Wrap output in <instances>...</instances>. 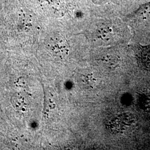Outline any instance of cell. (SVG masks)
I'll return each instance as SVG.
<instances>
[{
  "mask_svg": "<svg viewBox=\"0 0 150 150\" xmlns=\"http://www.w3.org/2000/svg\"><path fill=\"white\" fill-rule=\"evenodd\" d=\"M136 118L130 113H122L113 118L110 122L108 127L113 132L125 134L135 126Z\"/></svg>",
  "mask_w": 150,
  "mask_h": 150,
  "instance_id": "obj_1",
  "label": "cell"
},
{
  "mask_svg": "<svg viewBox=\"0 0 150 150\" xmlns=\"http://www.w3.org/2000/svg\"><path fill=\"white\" fill-rule=\"evenodd\" d=\"M48 47L53 54L61 57L67 55L69 50L66 40L59 35L50 38L48 41Z\"/></svg>",
  "mask_w": 150,
  "mask_h": 150,
  "instance_id": "obj_2",
  "label": "cell"
},
{
  "mask_svg": "<svg viewBox=\"0 0 150 150\" xmlns=\"http://www.w3.org/2000/svg\"><path fill=\"white\" fill-rule=\"evenodd\" d=\"M100 77L98 74L93 71H85L80 74V85L86 89L96 88L100 83Z\"/></svg>",
  "mask_w": 150,
  "mask_h": 150,
  "instance_id": "obj_3",
  "label": "cell"
},
{
  "mask_svg": "<svg viewBox=\"0 0 150 150\" xmlns=\"http://www.w3.org/2000/svg\"><path fill=\"white\" fill-rule=\"evenodd\" d=\"M95 34L98 41L103 43H108L114 39L115 31L112 25L105 23L98 26Z\"/></svg>",
  "mask_w": 150,
  "mask_h": 150,
  "instance_id": "obj_4",
  "label": "cell"
},
{
  "mask_svg": "<svg viewBox=\"0 0 150 150\" xmlns=\"http://www.w3.org/2000/svg\"><path fill=\"white\" fill-rule=\"evenodd\" d=\"M149 15H150V1L139 6L136 10L130 14V17L132 18H142Z\"/></svg>",
  "mask_w": 150,
  "mask_h": 150,
  "instance_id": "obj_5",
  "label": "cell"
},
{
  "mask_svg": "<svg viewBox=\"0 0 150 150\" xmlns=\"http://www.w3.org/2000/svg\"><path fill=\"white\" fill-rule=\"evenodd\" d=\"M139 59L142 66L147 70L150 71V45L141 48Z\"/></svg>",
  "mask_w": 150,
  "mask_h": 150,
  "instance_id": "obj_6",
  "label": "cell"
},
{
  "mask_svg": "<svg viewBox=\"0 0 150 150\" xmlns=\"http://www.w3.org/2000/svg\"><path fill=\"white\" fill-rule=\"evenodd\" d=\"M91 2L95 5H104L108 3L111 0H91Z\"/></svg>",
  "mask_w": 150,
  "mask_h": 150,
  "instance_id": "obj_7",
  "label": "cell"
}]
</instances>
